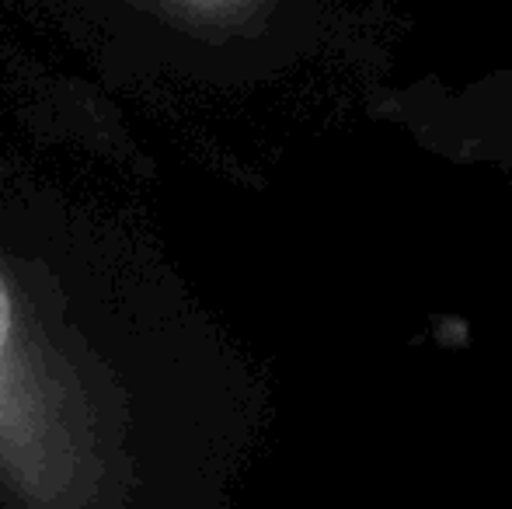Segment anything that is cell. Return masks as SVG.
<instances>
[{"label":"cell","mask_w":512,"mask_h":509,"mask_svg":"<svg viewBox=\"0 0 512 509\" xmlns=\"http://www.w3.org/2000/svg\"><path fill=\"white\" fill-rule=\"evenodd\" d=\"M95 4H115L129 14H157L164 21L199 28H244L262 21L276 0H95Z\"/></svg>","instance_id":"6da1fadb"},{"label":"cell","mask_w":512,"mask_h":509,"mask_svg":"<svg viewBox=\"0 0 512 509\" xmlns=\"http://www.w3.org/2000/svg\"><path fill=\"white\" fill-rule=\"evenodd\" d=\"M7 328H11V304H7L4 283H0V346H4V339H7Z\"/></svg>","instance_id":"7a4b0ae2"}]
</instances>
